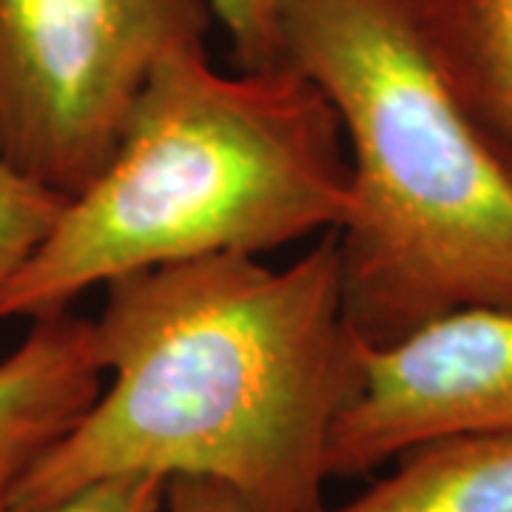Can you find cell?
Wrapping results in <instances>:
<instances>
[{
    "instance_id": "cell-4",
    "label": "cell",
    "mask_w": 512,
    "mask_h": 512,
    "mask_svg": "<svg viewBox=\"0 0 512 512\" xmlns=\"http://www.w3.org/2000/svg\"><path fill=\"white\" fill-rule=\"evenodd\" d=\"M211 20L208 0H0V160L74 197L154 66L205 46Z\"/></svg>"
},
{
    "instance_id": "cell-10",
    "label": "cell",
    "mask_w": 512,
    "mask_h": 512,
    "mask_svg": "<svg viewBox=\"0 0 512 512\" xmlns=\"http://www.w3.org/2000/svg\"><path fill=\"white\" fill-rule=\"evenodd\" d=\"M211 15L231 37L239 72H276L279 60V0H208Z\"/></svg>"
},
{
    "instance_id": "cell-7",
    "label": "cell",
    "mask_w": 512,
    "mask_h": 512,
    "mask_svg": "<svg viewBox=\"0 0 512 512\" xmlns=\"http://www.w3.org/2000/svg\"><path fill=\"white\" fill-rule=\"evenodd\" d=\"M458 106L512 177V0H416Z\"/></svg>"
},
{
    "instance_id": "cell-1",
    "label": "cell",
    "mask_w": 512,
    "mask_h": 512,
    "mask_svg": "<svg viewBox=\"0 0 512 512\" xmlns=\"http://www.w3.org/2000/svg\"><path fill=\"white\" fill-rule=\"evenodd\" d=\"M109 387L23 476L35 510L123 473L214 478L251 512H325L330 430L365 382L336 231L285 271L208 256L106 285Z\"/></svg>"
},
{
    "instance_id": "cell-6",
    "label": "cell",
    "mask_w": 512,
    "mask_h": 512,
    "mask_svg": "<svg viewBox=\"0 0 512 512\" xmlns=\"http://www.w3.org/2000/svg\"><path fill=\"white\" fill-rule=\"evenodd\" d=\"M94 322L72 313L37 319L0 359V510L43 453L103 390Z\"/></svg>"
},
{
    "instance_id": "cell-11",
    "label": "cell",
    "mask_w": 512,
    "mask_h": 512,
    "mask_svg": "<svg viewBox=\"0 0 512 512\" xmlns=\"http://www.w3.org/2000/svg\"><path fill=\"white\" fill-rule=\"evenodd\" d=\"M165 490H168L165 476L123 473V476L92 481L46 507H35V510L3 507L0 512H163Z\"/></svg>"
},
{
    "instance_id": "cell-5",
    "label": "cell",
    "mask_w": 512,
    "mask_h": 512,
    "mask_svg": "<svg viewBox=\"0 0 512 512\" xmlns=\"http://www.w3.org/2000/svg\"><path fill=\"white\" fill-rule=\"evenodd\" d=\"M461 433H512V311L450 313L367 350L365 382L330 430L328 476H365Z\"/></svg>"
},
{
    "instance_id": "cell-12",
    "label": "cell",
    "mask_w": 512,
    "mask_h": 512,
    "mask_svg": "<svg viewBox=\"0 0 512 512\" xmlns=\"http://www.w3.org/2000/svg\"><path fill=\"white\" fill-rule=\"evenodd\" d=\"M163 512H251L234 490L214 478H168Z\"/></svg>"
},
{
    "instance_id": "cell-3",
    "label": "cell",
    "mask_w": 512,
    "mask_h": 512,
    "mask_svg": "<svg viewBox=\"0 0 512 512\" xmlns=\"http://www.w3.org/2000/svg\"><path fill=\"white\" fill-rule=\"evenodd\" d=\"M282 69L350 140L342 311L367 350L473 308L512 311V177L458 106L416 0H279Z\"/></svg>"
},
{
    "instance_id": "cell-2",
    "label": "cell",
    "mask_w": 512,
    "mask_h": 512,
    "mask_svg": "<svg viewBox=\"0 0 512 512\" xmlns=\"http://www.w3.org/2000/svg\"><path fill=\"white\" fill-rule=\"evenodd\" d=\"M350 205L339 114L308 77L220 74L205 46L148 74L120 143L0 291V319H49L120 276L256 256L336 231Z\"/></svg>"
},
{
    "instance_id": "cell-8",
    "label": "cell",
    "mask_w": 512,
    "mask_h": 512,
    "mask_svg": "<svg viewBox=\"0 0 512 512\" xmlns=\"http://www.w3.org/2000/svg\"><path fill=\"white\" fill-rule=\"evenodd\" d=\"M390 476L325 512H512V433H461L402 453Z\"/></svg>"
},
{
    "instance_id": "cell-9",
    "label": "cell",
    "mask_w": 512,
    "mask_h": 512,
    "mask_svg": "<svg viewBox=\"0 0 512 512\" xmlns=\"http://www.w3.org/2000/svg\"><path fill=\"white\" fill-rule=\"evenodd\" d=\"M69 197L0 160V291L55 231Z\"/></svg>"
}]
</instances>
